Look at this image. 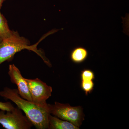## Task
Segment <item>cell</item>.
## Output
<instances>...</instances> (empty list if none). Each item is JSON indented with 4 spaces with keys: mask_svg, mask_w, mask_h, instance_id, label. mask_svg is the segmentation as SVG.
Returning <instances> with one entry per match:
<instances>
[{
    "mask_svg": "<svg viewBox=\"0 0 129 129\" xmlns=\"http://www.w3.org/2000/svg\"><path fill=\"white\" fill-rule=\"evenodd\" d=\"M0 96L14 103L19 108L23 111L26 117L36 128L48 129V118L50 113L48 110L22 98L16 89L5 87L0 91Z\"/></svg>",
    "mask_w": 129,
    "mask_h": 129,
    "instance_id": "1",
    "label": "cell"
},
{
    "mask_svg": "<svg viewBox=\"0 0 129 129\" xmlns=\"http://www.w3.org/2000/svg\"><path fill=\"white\" fill-rule=\"evenodd\" d=\"M55 32V29L51 30L44 35L37 43L33 45H30L29 41L25 37L20 36L17 32L11 38L2 40L0 42V65L6 61H11L17 52L27 49L36 53L48 67H51L50 62L46 57L44 52L41 50H38L37 46L41 40Z\"/></svg>",
    "mask_w": 129,
    "mask_h": 129,
    "instance_id": "2",
    "label": "cell"
},
{
    "mask_svg": "<svg viewBox=\"0 0 129 129\" xmlns=\"http://www.w3.org/2000/svg\"><path fill=\"white\" fill-rule=\"evenodd\" d=\"M50 114L72 123L79 127L84 120L85 115L81 106L72 107L68 104L55 102L54 104H48Z\"/></svg>",
    "mask_w": 129,
    "mask_h": 129,
    "instance_id": "3",
    "label": "cell"
},
{
    "mask_svg": "<svg viewBox=\"0 0 129 129\" xmlns=\"http://www.w3.org/2000/svg\"><path fill=\"white\" fill-rule=\"evenodd\" d=\"M29 89L33 103L48 110L46 101L51 96L52 88L39 78H25Z\"/></svg>",
    "mask_w": 129,
    "mask_h": 129,
    "instance_id": "4",
    "label": "cell"
},
{
    "mask_svg": "<svg viewBox=\"0 0 129 129\" xmlns=\"http://www.w3.org/2000/svg\"><path fill=\"white\" fill-rule=\"evenodd\" d=\"M0 124L6 129H29L34 126L18 107L11 111L1 110Z\"/></svg>",
    "mask_w": 129,
    "mask_h": 129,
    "instance_id": "5",
    "label": "cell"
},
{
    "mask_svg": "<svg viewBox=\"0 0 129 129\" xmlns=\"http://www.w3.org/2000/svg\"><path fill=\"white\" fill-rule=\"evenodd\" d=\"M8 74L12 83L16 84L17 86L18 91L20 96L33 103L27 84L18 68L14 64H10Z\"/></svg>",
    "mask_w": 129,
    "mask_h": 129,
    "instance_id": "6",
    "label": "cell"
},
{
    "mask_svg": "<svg viewBox=\"0 0 129 129\" xmlns=\"http://www.w3.org/2000/svg\"><path fill=\"white\" fill-rule=\"evenodd\" d=\"M48 129H79L72 123L66 120L59 119L55 116L49 114L48 115Z\"/></svg>",
    "mask_w": 129,
    "mask_h": 129,
    "instance_id": "7",
    "label": "cell"
},
{
    "mask_svg": "<svg viewBox=\"0 0 129 129\" xmlns=\"http://www.w3.org/2000/svg\"><path fill=\"white\" fill-rule=\"evenodd\" d=\"M88 56V51L84 47L79 46L73 49L70 54V58L73 62L80 63L87 59Z\"/></svg>",
    "mask_w": 129,
    "mask_h": 129,
    "instance_id": "8",
    "label": "cell"
},
{
    "mask_svg": "<svg viewBox=\"0 0 129 129\" xmlns=\"http://www.w3.org/2000/svg\"><path fill=\"white\" fill-rule=\"evenodd\" d=\"M16 32L10 29L6 19L0 10V38L2 40L9 39L12 37Z\"/></svg>",
    "mask_w": 129,
    "mask_h": 129,
    "instance_id": "9",
    "label": "cell"
},
{
    "mask_svg": "<svg viewBox=\"0 0 129 129\" xmlns=\"http://www.w3.org/2000/svg\"><path fill=\"white\" fill-rule=\"evenodd\" d=\"M94 83L93 80L81 81V87L84 91L85 95H88V94L92 92L94 89Z\"/></svg>",
    "mask_w": 129,
    "mask_h": 129,
    "instance_id": "10",
    "label": "cell"
},
{
    "mask_svg": "<svg viewBox=\"0 0 129 129\" xmlns=\"http://www.w3.org/2000/svg\"><path fill=\"white\" fill-rule=\"evenodd\" d=\"M81 81L93 80L95 79V74L91 70L85 69L81 71L80 74Z\"/></svg>",
    "mask_w": 129,
    "mask_h": 129,
    "instance_id": "11",
    "label": "cell"
},
{
    "mask_svg": "<svg viewBox=\"0 0 129 129\" xmlns=\"http://www.w3.org/2000/svg\"><path fill=\"white\" fill-rule=\"evenodd\" d=\"M14 107L10 102L0 101V110L5 111H11L13 110Z\"/></svg>",
    "mask_w": 129,
    "mask_h": 129,
    "instance_id": "12",
    "label": "cell"
},
{
    "mask_svg": "<svg viewBox=\"0 0 129 129\" xmlns=\"http://www.w3.org/2000/svg\"><path fill=\"white\" fill-rule=\"evenodd\" d=\"M6 0H0V10L1 9V8L2 7L3 4V3L5 2V1Z\"/></svg>",
    "mask_w": 129,
    "mask_h": 129,
    "instance_id": "13",
    "label": "cell"
},
{
    "mask_svg": "<svg viewBox=\"0 0 129 129\" xmlns=\"http://www.w3.org/2000/svg\"><path fill=\"white\" fill-rule=\"evenodd\" d=\"M2 39H1V38H0V42H1V41H2Z\"/></svg>",
    "mask_w": 129,
    "mask_h": 129,
    "instance_id": "14",
    "label": "cell"
}]
</instances>
